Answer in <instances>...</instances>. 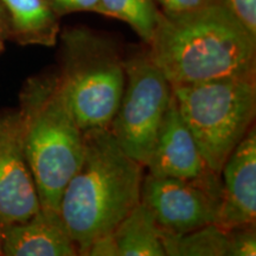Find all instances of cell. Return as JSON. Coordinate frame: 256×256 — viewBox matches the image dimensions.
I'll use <instances>...</instances> for the list:
<instances>
[{
    "label": "cell",
    "instance_id": "obj_1",
    "mask_svg": "<svg viewBox=\"0 0 256 256\" xmlns=\"http://www.w3.org/2000/svg\"><path fill=\"white\" fill-rule=\"evenodd\" d=\"M147 44L171 87L255 75L256 37L217 0L176 16L159 10Z\"/></svg>",
    "mask_w": 256,
    "mask_h": 256
},
{
    "label": "cell",
    "instance_id": "obj_2",
    "mask_svg": "<svg viewBox=\"0 0 256 256\" xmlns=\"http://www.w3.org/2000/svg\"><path fill=\"white\" fill-rule=\"evenodd\" d=\"M84 154L64 188L58 214L86 255L89 246L119 226L140 202L144 166L127 156L108 128L83 132Z\"/></svg>",
    "mask_w": 256,
    "mask_h": 256
},
{
    "label": "cell",
    "instance_id": "obj_3",
    "mask_svg": "<svg viewBox=\"0 0 256 256\" xmlns=\"http://www.w3.org/2000/svg\"><path fill=\"white\" fill-rule=\"evenodd\" d=\"M24 150L40 208L58 212L63 190L84 154V136L57 74L32 78L20 98Z\"/></svg>",
    "mask_w": 256,
    "mask_h": 256
},
{
    "label": "cell",
    "instance_id": "obj_4",
    "mask_svg": "<svg viewBox=\"0 0 256 256\" xmlns=\"http://www.w3.org/2000/svg\"><path fill=\"white\" fill-rule=\"evenodd\" d=\"M60 88L80 128H110L124 88V60L110 40L87 28L62 34Z\"/></svg>",
    "mask_w": 256,
    "mask_h": 256
},
{
    "label": "cell",
    "instance_id": "obj_5",
    "mask_svg": "<svg viewBox=\"0 0 256 256\" xmlns=\"http://www.w3.org/2000/svg\"><path fill=\"white\" fill-rule=\"evenodd\" d=\"M172 92L206 166L220 174L254 122L255 75L176 86Z\"/></svg>",
    "mask_w": 256,
    "mask_h": 256
},
{
    "label": "cell",
    "instance_id": "obj_6",
    "mask_svg": "<svg viewBox=\"0 0 256 256\" xmlns=\"http://www.w3.org/2000/svg\"><path fill=\"white\" fill-rule=\"evenodd\" d=\"M124 88L108 130L127 156L145 168L174 92L148 54L124 60Z\"/></svg>",
    "mask_w": 256,
    "mask_h": 256
},
{
    "label": "cell",
    "instance_id": "obj_7",
    "mask_svg": "<svg viewBox=\"0 0 256 256\" xmlns=\"http://www.w3.org/2000/svg\"><path fill=\"white\" fill-rule=\"evenodd\" d=\"M222 200L220 174L211 172L197 179L147 174L140 202L148 208L160 230L171 234L192 232L217 222Z\"/></svg>",
    "mask_w": 256,
    "mask_h": 256
},
{
    "label": "cell",
    "instance_id": "obj_8",
    "mask_svg": "<svg viewBox=\"0 0 256 256\" xmlns=\"http://www.w3.org/2000/svg\"><path fill=\"white\" fill-rule=\"evenodd\" d=\"M40 208L25 156L20 110L0 112V226L26 220Z\"/></svg>",
    "mask_w": 256,
    "mask_h": 256
},
{
    "label": "cell",
    "instance_id": "obj_9",
    "mask_svg": "<svg viewBox=\"0 0 256 256\" xmlns=\"http://www.w3.org/2000/svg\"><path fill=\"white\" fill-rule=\"evenodd\" d=\"M222 200L216 224L230 230L255 226L256 130L252 126L220 172Z\"/></svg>",
    "mask_w": 256,
    "mask_h": 256
},
{
    "label": "cell",
    "instance_id": "obj_10",
    "mask_svg": "<svg viewBox=\"0 0 256 256\" xmlns=\"http://www.w3.org/2000/svg\"><path fill=\"white\" fill-rule=\"evenodd\" d=\"M145 168L156 177L197 179L211 174L196 140L172 98L160 126L156 145Z\"/></svg>",
    "mask_w": 256,
    "mask_h": 256
},
{
    "label": "cell",
    "instance_id": "obj_11",
    "mask_svg": "<svg viewBox=\"0 0 256 256\" xmlns=\"http://www.w3.org/2000/svg\"><path fill=\"white\" fill-rule=\"evenodd\" d=\"M2 255L76 256L78 247L57 211L40 208L23 222L0 226Z\"/></svg>",
    "mask_w": 256,
    "mask_h": 256
},
{
    "label": "cell",
    "instance_id": "obj_12",
    "mask_svg": "<svg viewBox=\"0 0 256 256\" xmlns=\"http://www.w3.org/2000/svg\"><path fill=\"white\" fill-rule=\"evenodd\" d=\"M8 10L14 36L23 44L55 46L58 19L48 0H2Z\"/></svg>",
    "mask_w": 256,
    "mask_h": 256
},
{
    "label": "cell",
    "instance_id": "obj_13",
    "mask_svg": "<svg viewBox=\"0 0 256 256\" xmlns=\"http://www.w3.org/2000/svg\"><path fill=\"white\" fill-rule=\"evenodd\" d=\"M118 256H165L160 228L152 212L142 202L113 232Z\"/></svg>",
    "mask_w": 256,
    "mask_h": 256
},
{
    "label": "cell",
    "instance_id": "obj_14",
    "mask_svg": "<svg viewBox=\"0 0 256 256\" xmlns=\"http://www.w3.org/2000/svg\"><path fill=\"white\" fill-rule=\"evenodd\" d=\"M160 238L168 256H226L228 252V230L216 223L184 234L160 230Z\"/></svg>",
    "mask_w": 256,
    "mask_h": 256
},
{
    "label": "cell",
    "instance_id": "obj_15",
    "mask_svg": "<svg viewBox=\"0 0 256 256\" xmlns=\"http://www.w3.org/2000/svg\"><path fill=\"white\" fill-rule=\"evenodd\" d=\"M98 14L124 22L148 43L156 26L159 8L156 0H98Z\"/></svg>",
    "mask_w": 256,
    "mask_h": 256
},
{
    "label": "cell",
    "instance_id": "obj_16",
    "mask_svg": "<svg viewBox=\"0 0 256 256\" xmlns=\"http://www.w3.org/2000/svg\"><path fill=\"white\" fill-rule=\"evenodd\" d=\"M255 226H238L228 230V252L226 256H255Z\"/></svg>",
    "mask_w": 256,
    "mask_h": 256
},
{
    "label": "cell",
    "instance_id": "obj_17",
    "mask_svg": "<svg viewBox=\"0 0 256 256\" xmlns=\"http://www.w3.org/2000/svg\"><path fill=\"white\" fill-rule=\"evenodd\" d=\"M256 37V0H217Z\"/></svg>",
    "mask_w": 256,
    "mask_h": 256
},
{
    "label": "cell",
    "instance_id": "obj_18",
    "mask_svg": "<svg viewBox=\"0 0 256 256\" xmlns=\"http://www.w3.org/2000/svg\"><path fill=\"white\" fill-rule=\"evenodd\" d=\"M215 0H156L162 14L176 16L194 11L211 4Z\"/></svg>",
    "mask_w": 256,
    "mask_h": 256
},
{
    "label": "cell",
    "instance_id": "obj_19",
    "mask_svg": "<svg viewBox=\"0 0 256 256\" xmlns=\"http://www.w3.org/2000/svg\"><path fill=\"white\" fill-rule=\"evenodd\" d=\"M48 2L58 16L84 11L98 14V0H48Z\"/></svg>",
    "mask_w": 256,
    "mask_h": 256
},
{
    "label": "cell",
    "instance_id": "obj_20",
    "mask_svg": "<svg viewBox=\"0 0 256 256\" xmlns=\"http://www.w3.org/2000/svg\"><path fill=\"white\" fill-rule=\"evenodd\" d=\"M0 255H2V238H0Z\"/></svg>",
    "mask_w": 256,
    "mask_h": 256
}]
</instances>
